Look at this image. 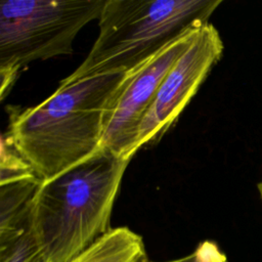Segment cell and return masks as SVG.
Here are the masks:
<instances>
[{"instance_id":"7a4b0ae2","label":"cell","mask_w":262,"mask_h":262,"mask_svg":"<svg viewBox=\"0 0 262 262\" xmlns=\"http://www.w3.org/2000/svg\"><path fill=\"white\" fill-rule=\"evenodd\" d=\"M130 159L108 149L40 182L30 225L43 262H68L111 230L113 207Z\"/></svg>"},{"instance_id":"8fae6325","label":"cell","mask_w":262,"mask_h":262,"mask_svg":"<svg viewBox=\"0 0 262 262\" xmlns=\"http://www.w3.org/2000/svg\"><path fill=\"white\" fill-rule=\"evenodd\" d=\"M257 189H258V192L260 194V198L262 200V179L259 181V183L257 184Z\"/></svg>"},{"instance_id":"9c48e42d","label":"cell","mask_w":262,"mask_h":262,"mask_svg":"<svg viewBox=\"0 0 262 262\" xmlns=\"http://www.w3.org/2000/svg\"><path fill=\"white\" fill-rule=\"evenodd\" d=\"M0 166L1 183L35 175L31 166L25 161V159L13 146L8 134L7 137L3 135L1 139Z\"/></svg>"},{"instance_id":"30bf717a","label":"cell","mask_w":262,"mask_h":262,"mask_svg":"<svg viewBox=\"0 0 262 262\" xmlns=\"http://www.w3.org/2000/svg\"><path fill=\"white\" fill-rule=\"evenodd\" d=\"M142 262H228V260L215 242L207 239L201 242L191 253L185 256L167 261H155L146 257Z\"/></svg>"},{"instance_id":"5b68a950","label":"cell","mask_w":262,"mask_h":262,"mask_svg":"<svg viewBox=\"0 0 262 262\" xmlns=\"http://www.w3.org/2000/svg\"><path fill=\"white\" fill-rule=\"evenodd\" d=\"M223 49L221 36L212 24L208 23L196 30L187 48L165 76L141 123L136 150L159 140L173 125L220 60Z\"/></svg>"},{"instance_id":"277c9868","label":"cell","mask_w":262,"mask_h":262,"mask_svg":"<svg viewBox=\"0 0 262 262\" xmlns=\"http://www.w3.org/2000/svg\"><path fill=\"white\" fill-rule=\"evenodd\" d=\"M105 0H5L0 3V92L35 60L73 52L78 33L98 18Z\"/></svg>"},{"instance_id":"8992f818","label":"cell","mask_w":262,"mask_h":262,"mask_svg":"<svg viewBox=\"0 0 262 262\" xmlns=\"http://www.w3.org/2000/svg\"><path fill=\"white\" fill-rule=\"evenodd\" d=\"M196 30L175 40L131 72L105 129L101 148L131 160L137 151L136 143L141 123L151 106L165 76L187 48Z\"/></svg>"},{"instance_id":"3957f363","label":"cell","mask_w":262,"mask_h":262,"mask_svg":"<svg viewBox=\"0 0 262 262\" xmlns=\"http://www.w3.org/2000/svg\"><path fill=\"white\" fill-rule=\"evenodd\" d=\"M220 0H105L85 59L59 84L136 70L183 35L209 23Z\"/></svg>"},{"instance_id":"52a82bcc","label":"cell","mask_w":262,"mask_h":262,"mask_svg":"<svg viewBox=\"0 0 262 262\" xmlns=\"http://www.w3.org/2000/svg\"><path fill=\"white\" fill-rule=\"evenodd\" d=\"M146 257L142 236L120 226L108 230L68 262H142Z\"/></svg>"},{"instance_id":"ba28073f","label":"cell","mask_w":262,"mask_h":262,"mask_svg":"<svg viewBox=\"0 0 262 262\" xmlns=\"http://www.w3.org/2000/svg\"><path fill=\"white\" fill-rule=\"evenodd\" d=\"M0 262H43L30 215L23 222L0 230Z\"/></svg>"},{"instance_id":"6da1fadb","label":"cell","mask_w":262,"mask_h":262,"mask_svg":"<svg viewBox=\"0 0 262 262\" xmlns=\"http://www.w3.org/2000/svg\"><path fill=\"white\" fill-rule=\"evenodd\" d=\"M130 74H103L59 84L43 102L12 114L8 135L41 182L101 148Z\"/></svg>"}]
</instances>
